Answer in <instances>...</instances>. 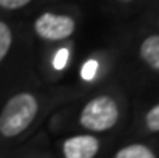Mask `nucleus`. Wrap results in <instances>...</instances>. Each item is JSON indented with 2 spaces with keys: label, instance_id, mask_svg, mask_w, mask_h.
I'll use <instances>...</instances> for the list:
<instances>
[{
  "label": "nucleus",
  "instance_id": "nucleus-1",
  "mask_svg": "<svg viewBox=\"0 0 159 158\" xmlns=\"http://www.w3.org/2000/svg\"><path fill=\"white\" fill-rule=\"evenodd\" d=\"M39 111V102L29 92H20L5 103L0 113V132L5 137H15L26 131Z\"/></svg>",
  "mask_w": 159,
  "mask_h": 158
},
{
  "label": "nucleus",
  "instance_id": "nucleus-2",
  "mask_svg": "<svg viewBox=\"0 0 159 158\" xmlns=\"http://www.w3.org/2000/svg\"><path fill=\"white\" fill-rule=\"evenodd\" d=\"M119 119L117 103L108 95H100L92 98L82 108L80 124L92 132H103L111 129Z\"/></svg>",
  "mask_w": 159,
  "mask_h": 158
},
{
  "label": "nucleus",
  "instance_id": "nucleus-3",
  "mask_svg": "<svg viewBox=\"0 0 159 158\" xmlns=\"http://www.w3.org/2000/svg\"><path fill=\"white\" fill-rule=\"evenodd\" d=\"M34 29L37 36L45 41H63L74 32L76 21L68 15H57L45 12L34 23Z\"/></svg>",
  "mask_w": 159,
  "mask_h": 158
},
{
  "label": "nucleus",
  "instance_id": "nucleus-4",
  "mask_svg": "<svg viewBox=\"0 0 159 158\" xmlns=\"http://www.w3.org/2000/svg\"><path fill=\"white\" fill-rule=\"evenodd\" d=\"M98 150H100V141L89 134L74 136L63 142L64 158H95Z\"/></svg>",
  "mask_w": 159,
  "mask_h": 158
},
{
  "label": "nucleus",
  "instance_id": "nucleus-5",
  "mask_svg": "<svg viewBox=\"0 0 159 158\" xmlns=\"http://www.w3.org/2000/svg\"><path fill=\"white\" fill-rule=\"evenodd\" d=\"M140 57L153 69L159 71V36H149L140 47Z\"/></svg>",
  "mask_w": 159,
  "mask_h": 158
},
{
  "label": "nucleus",
  "instance_id": "nucleus-6",
  "mask_svg": "<svg viewBox=\"0 0 159 158\" xmlns=\"http://www.w3.org/2000/svg\"><path fill=\"white\" fill-rule=\"evenodd\" d=\"M114 158H156L151 148H148L146 145L142 144H132L127 145L114 155Z\"/></svg>",
  "mask_w": 159,
  "mask_h": 158
},
{
  "label": "nucleus",
  "instance_id": "nucleus-7",
  "mask_svg": "<svg viewBox=\"0 0 159 158\" xmlns=\"http://www.w3.org/2000/svg\"><path fill=\"white\" fill-rule=\"evenodd\" d=\"M11 41H13V36H11L10 26L5 24L3 21H0V61H2L7 57V53L10 52Z\"/></svg>",
  "mask_w": 159,
  "mask_h": 158
},
{
  "label": "nucleus",
  "instance_id": "nucleus-8",
  "mask_svg": "<svg viewBox=\"0 0 159 158\" xmlns=\"http://www.w3.org/2000/svg\"><path fill=\"white\" fill-rule=\"evenodd\" d=\"M145 123H146V127L149 129V131H153V132H157L159 131V103L154 105L146 113Z\"/></svg>",
  "mask_w": 159,
  "mask_h": 158
},
{
  "label": "nucleus",
  "instance_id": "nucleus-9",
  "mask_svg": "<svg viewBox=\"0 0 159 158\" xmlns=\"http://www.w3.org/2000/svg\"><path fill=\"white\" fill-rule=\"evenodd\" d=\"M97 71H98V61L97 60H87L82 65L80 76H82L84 81H92L97 76Z\"/></svg>",
  "mask_w": 159,
  "mask_h": 158
},
{
  "label": "nucleus",
  "instance_id": "nucleus-10",
  "mask_svg": "<svg viewBox=\"0 0 159 158\" xmlns=\"http://www.w3.org/2000/svg\"><path fill=\"white\" fill-rule=\"evenodd\" d=\"M68 58H69V50L66 47H61L57 53L53 55V68L55 69H64L66 68V65H68Z\"/></svg>",
  "mask_w": 159,
  "mask_h": 158
},
{
  "label": "nucleus",
  "instance_id": "nucleus-11",
  "mask_svg": "<svg viewBox=\"0 0 159 158\" xmlns=\"http://www.w3.org/2000/svg\"><path fill=\"white\" fill-rule=\"evenodd\" d=\"M31 0H0V7L5 10H18L29 3Z\"/></svg>",
  "mask_w": 159,
  "mask_h": 158
},
{
  "label": "nucleus",
  "instance_id": "nucleus-12",
  "mask_svg": "<svg viewBox=\"0 0 159 158\" xmlns=\"http://www.w3.org/2000/svg\"><path fill=\"white\" fill-rule=\"evenodd\" d=\"M124 2H130V0H124Z\"/></svg>",
  "mask_w": 159,
  "mask_h": 158
}]
</instances>
